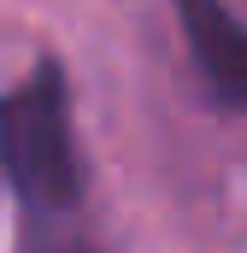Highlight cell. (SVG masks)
<instances>
[{
  "label": "cell",
  "instance_id": "1",
  "mask_svg": "<svg viewBox=\"0 0 247 253\" xmlns=\"http://www.w3.org/2000/svg\"><path fill=\"white\" fill-rule=\"evenodd\" d=\"M0 177L18 206V253H106L88 230V171L59 59L0 94Z\"/></svg>",
  "mask_w": 247,
  "mask_h": 253
},
{
  "label": "cell",
  "instance_id": "2",
  "mask_svg": "<svg viewBox=\"0 0 247 253\" xmlns=\"http://www.w3.org/2000/svg\"><path fill=\"white\" fill-rule=\"evenodd\" d=\"M171 6L206 100L224 112H247V24L224 0H171Z\"/></svg>",
  "mask_w": 247,
  "mask_h": 253
}]
</instances>
